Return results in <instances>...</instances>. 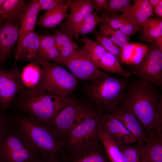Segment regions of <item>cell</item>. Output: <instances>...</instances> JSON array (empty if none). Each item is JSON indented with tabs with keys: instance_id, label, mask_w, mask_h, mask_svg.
<instances>
[{
	"instance_id": "34",
	"label": "cell",
	"mask_w": 162,
	"mask_h": 162,
	"mask_svg": "<svg viewBox=\"0 0 162 162\" xmlns=\"http://www.w3.org/2000/svg\"><path fill=\"white\" fill-rule=\"evenodd\" d=\"M132 0H110L105 11L107 13L121 12L125 16L131 6Z\"/></svg>"
},
{
	"instance_id": "39",
	"label": "cell",
	"mask_w": 162,
	"mask_h": 162,
	"mask_svg": "<svg viewBox=\"0 0 162 162\" xmlns=\"http://www.w3.org/2000/svg\"><path fill=\"white\" fill-rule=\"evenodd\" d=\"M152 44L154 45L162 50V37L155 39Z\"/></svg>"
},
{
	"instance_id": "16",
	"label": "cell",
	"mask_w": 162,
	"mask_h": 162,
	"mask_svg": "<svg viewBox=\"0 0 162 162\" xmlns=\"http://www.w3.org/2000/svg\"><path fill=\"white\" fill-rule=\"evenodd\" d=\"M109 113L124 124L135 136L137 143L144 144L148 141L149 137L142 126L130 112L120 105Z\"/></svg>"
},
{
	"instance_id": "9",
	"label": "cell",
	"mask_w": 162,
	"mask_h": 162,
	"mask_svg": "<svg viewBox=\"0 0 162 162\" xmlns=\"http://www.w3.org/2000/svg\"><path fill=\"white\" fill-rule=\"evenodd\" d=\"M133 69L140 80L161 87L162 50L152 44L141 60L133 67Z\"/></svg>"
},
{
	"instance_id": "40",
	"label": "cell",
	"mask_w": 162,
	"mask_h": 162,
	"mask_svg": "<svg viewBox=\"0 0 162 162\" xmlns=\"http://www.w3.org/2000/svg\"><path fill=\"white\" fill-rule=\"evenodd\" d=\"M160 0H148V1L153 9H154L159 4Z\"/></svg>"
},
{
	"instance_id": "1",
	"label": "cell",
	"mask_w": 162,
	"mask_h": 162,
	"mask_svg": "<svg viewBox=\"0 0 162 162\" xmlns=\"http://www.w3.org/2000/svg\"><path fill=\"white\" fill-rule=\"evenodd\" d=\"M134 115L148 137L162 133V98L145 81H136L128 87L120 105Z\"/></svg>"
},
{
	"instance_id": "42",
	"label": "cell",
	"mask_w": 162,
	"mask_h": 162,
	"mask_svg": "<svg viewBox=\"0 0 162 162\" xmlns=\"http://www.w3.org/2000/svg\"><path fill=\"white\" fill-rule=\"evenodd\" d=\"M0 162H5L3 156L2 152L0 147Z\"/></svg>"
},
{
	"instance_id": "25",
	"label": "cell",
	"mask_w": 162,
	"mask_h": 162,
	"mask_svg": "<svg viewBox=\"0 0 162 162\" xmlns=\"http://www.w3.org/2000/svg\"><path fill=\"white\" fill-rule=\"evenodd\" d=\"M142 150L145 162H162V133L149 137Z\"/></svg>"
},
{
	"instance_id": "43",
	"label": "cell",
	"mask_w": 162,
	"mask_h": 162,
	"mask_svg": "<svg viewBox=\"0 0 162 162\" xmlns=\"http://www.w3.org/2000/svg\"><path fill=\"white\" fill-rule=\"evenodd\" d=\"M4 0H0V10L2 8L4 2Z\"/></svg>"
},
{
	"instance_id": "2",
	"label": "cell",
	"mask_w": 162,
	"mask_h": 162,
	"mask_svg": "<svg viewBox=\"0 0 162 162\" xmlns=\"http://www.w3.org/2000/svg\"><path fill=\"white\" fill-rule=\"evenodd\" d=\"M9 125L22 135L40 158L59 162L66 156L62 140L51 127L29 115L10 116Z\"/></svg>"
},
{
	"instance_id": "36",
	"label": "cell",
	"mask_w": 162,
	"mask_h": 162,
	"mask_svg": "<svg viewBox=\"0 0 162 162\" xmlns=\"http://www.w3.org/2000/svg\"><path fill=\"white\" fill-rule=\"evenodd\" d=\"M9 115L0 110V140L1 135L9 123Z\"/></svg>"
},
{
	"instance_id": "30",
	"label": "cell",
	"mask_w": 162,
	"mask_h": 162,
	"mask_svg": "<svg viewBox=\"0 0 162 162\" xmlns=\"http://www.w3.org/2000/svg\"><path fill=\"white\" fill-rule=\"evenodd\" d=\"M136 143L130 145H118L123 155L125 162H145L142 147Z\"/></svg>"
},
{
	"instance_id": "18",
	"label": "cell",
	"mask_w": 162,
	"mask_h": 162,
	"mask_svg": "<svg viewBox=\"0 0 162 162\" xmlns=\"http://www.w3.org/2000/svg\"><path fill=\"white\" fill-rule=\"evenodd\" d=\"M19 30L18 20H7L0 23V49L3 62L8 57L18 41Z\"/></svg>"
},
{
	"instance_id": "24",
	"label": "cell",
	"mask_w": 162,
	"mask_h": 162,
	"mask_svg": "<svg viewBox=\"0 0 162 162\" xmlns=\"http://www.w3.org/2000/svg\"><path fill=\"white\" fill-rule=\"evenodd\" d=\"M55 43L59 51L58 58L55 62L58 64L59 62L70 56L80 47L73 40L72 37L59 30H56Z\"/></svg>"
},
{
	"instance_id": "33",
	"label": "cell",
	"mask_w": 162,
	"mask_h": 162,
	"mask_svg": "<svg viewBox=\"0 0 162 162\" xmlns=\"http://www.w3.org/2000/svg\"><path fill=\"white\" fill-rule=\"evenodd\" d=\"M97 42L107 51L116 56L119 61L121 59V48L114 42L101 35L97 31L94 32Z\"/></svg>"
},
{
	"instance_id": "23",
	"label": "cell",
	"mask_w": 162,
	"mask_h": 162,
	"mask_svg": "<svg viewBox=\"0 0 162 162\" xmlns=\"http://www.w3.org/2000/svg\"><path fill=\"white\" fill-rule=\"evenodd\" d=\"M98 135L110 162H125L118 144L101 124L98 131Z\"/></svg>"
},
{
	"instance_id": "41",
	"label": "cell",
	"mask_w": 162,
	"mask_h": 162,
	"mask_svg": "<svg viewBox=\"0 0 162 162\" xmlns=\"http://www.w3.org/2000/svg\"><path fill=\"white\" fill-rule=\"evenodd\" d=\"M37 162H59L58 161L49 159H45L40 158V159L38 160Z\"/></svg>"
},
{
	"instance_id": "31",
	"label": "cell",
	"mask_w": 162,
	"mask_h": 162,
	"mask_svg": "<svg viewBox=\"0 0 162 162\" xmlns=\"http://www.w3.org/2000/svg\"><path fill=\"white\" fill-rule=\"evenodd\" d=\"M40 47L38 52V58L46 62L52 52L53 47L55 46V35H39Z\"/></svg>"
},
{
	"instance_id": "27",
	"label": "cell",
	"mask_w": 162,
	"mask_h": 162,
	"mask_svg": "<svg viewBox=\"0 0 162 162\" xmlns=\"http://www.w3.org/2000/svg\"><path fill=\"white\" fill-rule=\"evenodd\" d=\"M142 32L137 38L143 41L152 43L155 39L162 37V18H149L144 22Z\"/></svg>"
},
{
	"instance_id": "15",
	"label": "cell",
	"mask_w": 162,
	"mask_h": 162,
	"mask_svg": "<svg viewBox=\"0 0 162 162\" xmlns=\"http://www.w3.org/2000/svg\"><path fill=\"white\" fill-rule=\"evenodd\" d=\"M61 162H110L100 140L69 154Z\"/></svg>"
},
{
	"instance_id": "44",
	"label": "cell",
	"mask_w": 162,
	"mask_h": 162,
	"mask_svg": "<svg viewBox=\"0 0 162 162\" xmlns=\"http://www.w3.org/2000/svg\"><path fill=\"white\" fill-rule=\"evenodd\" d=\"M3 62L2 55L1 50L0 49V63Z\"/></svg>"
},
{
	"instance_id": "13",
	"label": "cell",
	"mask_w": 162,
	"mask_h": 162,
	"mask_svg": "<svg viewBox=\"0 0 162 162\" xmlns=\"http://www.w3.org/2000/svg\"><path fill=\"white\" fill-rule=\"evenodd\" d=\"M70 9L67 19L61 26L60 30L78 39V28L86 17L93 12L94 6L92 0H70Z\"/></svg>"
},
{
	"instance_id": "3",
	"label": "cell",
	"mask_w": 162,
	"mask_h": 162,
	"mask_svg": "<svg viewBox=\"0 0 162 162\" xmlns=\"http://www.w3.org/2000/svg\"><path fill=\"white\" fill-rule=\"evenodd\" d=\"M76 100L69 96L56 95L38 84L20 93L12 105H14L17 113L31 116L50 127L59 112Z\"/></svg>"
},
{
	"instance_id": "32",
	"label": "cell",
	"mask_w": 162,
	"mask_h": 162,
	"mask_svg": "<svg viewBox=\"0 0 162 162\" xmlns=\"http://www.w3.org/2000/svg\"><path fill=\"white\" fill-rule=\"evenodd\" d=\"M98 12L95 11L90 14L85 19L77 30L78 38L80 35L94 33L97 25L100 21Z\"/></svg>"
},
{
	"instance_id": "4",
	"label": "cell",
	"mask_w": 162,
	"mask_h": 162,
	"mask_svg": "<svg viewBox=\"0 0 162 162\" xmlns=\"http://www.w3.org/2000/svg\"><path fill=\"white\" fill-rule=\"evenodd\" d=\"M128 85L127 80L106 74L89 81L80 90L103 113H110L121 104Z\"/></svg>"
},
{
	"instance_id": "11",
	"label": "cell",
	"mask_w": 162,
	"mask_h": 162,
	"mask_svg": "<svg viewBox=\"0 0 162 162\" xmlns=\"http://www.w3.org/2000/svg\"><path fill=\"white\" fill-rule=\"evenodd\" d=\"M21 71L16 65L10 70L0 68V110L3 112L11 107L19 94L25 89Z\"/></svg>"
},
{
	"instance_id": "21",
	"label": "cell",
	"mask_w": 162,
	"mask_h": 162,
	"mask_svg": "<svg viewBox=\"0 0 162 162\" xmlns=\"http://www.w3.org/2000/svg\"><path fill=\"white\" fill-rule=\"evenodd\" d=\"M100 17V21H103L112 28L119 30L129 37L136 32L142 31V28L131 23L124 15L117 13H106Z\"/></svg>"
},
{
	"instance_id": "17",
	"label": "cell",
	"mask_w": 162,
	"mask_h": 162,
	"mask_svg": "<svg viewBox=\"0 0 162 162\" xmlns=\"http://www.w3.org/2000/svg\"><path fill=\"white\" fill-rule=\"evenodd\" d=\"M40 11L39 5L38 0H32L27 4L25 9L18 20L19 23V36L16 52L19 50L24 38L34 31L38 16Z\"/></svg>"
},
{
	"instance_id": "10",
	"label": "cell",
	"mask_w": 162,
	"mask_h": 162,
	"mask_svg": "<svg viewBox=\"0 0 162 162\" xmlns=\"http://www.w3.org/2000/svg\"><path fill=\"white\" fill-rule=\"evenodd\" d=\"M58 64L67 68L77 79L83 81H89L106 74L101 71L91 61L84 46Z\"/></svg>"
},
{
	"instance_id": "8",
	"label": "cell",
	"mask_w": 162,
	"mask_h": 162,
	"mask_svg": "<svg viewBox=\"0 0 162 162\" xmlns=\"http://www.w3.org/2000/svg\"><path fill=\"white\" fill-rule=\"evenodd\" d=\"M102 114L88 118L70 131L62 140L67 154L74 152L88 144L99 140L98 131Z\"/></svg>"
},
{
	"instance_id": "20",
	"label": "cell",
	"mask_w": 162,
	"mask_h": 162,
	"mask_svg": "<svg viewBox=\"0 0 162 162\" xmlns=\"http://www.w3.org/2000/svg\"><path fill=\"white\" fill-rule=\"evenodd\" d=\"M153 12L148 0H134L124 16L131 23L142 28L144 22L154 15Z\"/></svg>"
},
{
	"instance_id": "7",
	"label": "cell",
	"mask_w": 162,
	"mask_h": 162,
	"mask_svg": "<svg viewBox=\"0 0 162 162\" xmlns=\"http://www.w3.org/2000/svg\"><path fill=\"white\" fill-rule=\"evenodd\" d=\"M0 147L5 162H37L40 158L29 142L9 123L1 135Z\"/></svg>"
},
{
	"instance_id": "38",
	"label": "cell",
	"mask_w": 162,
	"mask_h": 162,
	"mask_svg": "<svg viewBox=\"0 0 162 162\" xmlns=\"http://www.w3.org/2000/svg\"><path fill=\"white\" fill-rule=\"evenodd\" d=\"M154 13L161 17L162 16V0H160L159 4L154 9Z\"/></svg>"
},
{
	"instance_id": "6",
	"label": "cell",
	"mask_w": 162,
	"mask_h": 162,
	"mask_svg": "<svg viewBox=\"0 0 162 162\" xmlns=\"http://www.w3.org/2000/svg\"><path fill=\"white\" fill-rule=\"evenodd\" d=\"M42 73L39 85L48 92L60 97H68L78 87L77 79L59 64L44 61L39 58Z\"/></svg>"
},
{
	"instance_id": "37",
	"label": "cell",
	"mask_w": 162,
	"mask_h": 162,
	"mask_svg": "<svg viewBox=\"0 0 162 162\" xmlns=\"http://www.w3.org/2000/svg\"><path fill=\"white\" fill-rule=\"evenodd\" d=\"M108 0H93V2L94 6L95 11L98 13L101 10H104L106 9Z\"/></svg>"
},
{
	"instance_id": "29",
	"label": "cell",
	"mask_w": 162,
	"mask_h": 162,
	"mask_svg": "<svg viewBox=\"0 0 162 162\" xmlns=\"http://www.w3.org/2000/svg\"><path fill=\"white\" fill-rule=\"evenodd\" d=\"M42 73L39 65L31 63L24 67L21 71V79L25 86L33 88L38 85Z\"/></svg>"
},
{
	"instance_id": "14",
	"label": "cell",
	"mask_w": 162,
	"mask_h": 162,
	"mask_svg": "<svg viewBox=\"0 0 162 162\" xmlns=\"http://www.w3.org/2000/svg\"><path fill=\"white\" fill-rule=\"evenodd\" d=\"M101 124L118 145H130L137 143L135 136L120 120L108 112L101 116Z\"/></svg>"
},
{
	"instance_id": "26",
	"label": "cell",
	"mask_w": 162,
	"mask_h": 162,
	"mask_svg": "<svg viewBox=\"0 0 162 162\" xmlns=\"http://www.w3.org/2000/svg\"><path fill=\"white\" fill-rule=\"evenodd\" d=\"M27 5L22 0H5L0 10V23L18 20Z\"/></svg>"
},
{
	"instance_id": "35",
	"label": "cell",
	"mask_w": 162,
	"mask_h": 162,
	"mask_svg": "<svg viewBox=\"0 0 162 162\" xmlns=\"http://www.w3.org/2000/svg\"><path fill=\"white\" fill-rule=\"evenodd\" d=\"M40 6V11L51 9L61 3H65L68 1L63 0H38Z\"/></svg>"
},
{
	"instance_id": "22",
	"label": "cell",
	"mask_w": 162,
	"mask_h": 162,
	"mask_svg": "<svg viewBox=\"0 0 162 162\" xmlns=\"http://www.w3.org/2000/svg\"><path fill=\"white\" fill-rule=\"evenodd\" d=\"M70 5V0H68L66 3H61L55 8L46 10L40 16L38 24L45 28L55 27L68 17Z\"/></svg>"
},
{
	"instance_id": "19",
	"label": "cell",
	"mask_w": 162,
	"mask_h": 162,
	"mask_svg": "<svg viewBox=\"0 0 162 162\" xmlns=\"http://www.w3.org/2000/svg\"><path fill=\"white\" fill-rule=\"evenodd\" d=\"M39 35L34 31L24 38L19 50L15 55L14 65L20 59L40 65L38 56L40 47Z\"/></svg>"
},
{
	"instance_id": "28",
	"label": "cell",
	"mask_w": 162,
	"mask_h": 162,
	"mask_svg": "<svg viewBox=\"0 0 162 162\" xmlns=\"http://www.w3.org/2000/svg\"><path fill=\"white\" fill-rule=\"evenodd\" d=\"M100 34L111 40L121 48L126 46L129 42V37L119 30L113 28L102 21L98 24Z\"/></svg>"
},
{
	"instance_id": "5",
	"label": "cell",
	"mask_w": 162,
	"mask_h": 162,
	"mask_svg": "<svg viewBox=\"0 0 162 162\" xmlns=\"http://www.w3.org/2000/svg\"><path fill=\"white\" fill-rule=\"evenodd\" d=\"M103 113L87 99L76 100L59 112L50 127L62 140L70 131L85 120Z\"/></svg>"
},
{
	"instance_id": "12",
	"label": "cell",
	"mask_w": 162,
	"mask_h": 162,
	"mask_svg": "<svg viewBox=\"0 0 162 162\" xmlns=\"http://www.w3.org/2000/svg\"><path fill=\"white\" fill-rule=\"evenodd\" d=\"M81 40L84 43V46L91 60L98 68L106 72L119 74L125 77L130 75L129 72L122 67L117 58L97 42L86 37L82 38Z\"/></svg>"
}]
</instances>
